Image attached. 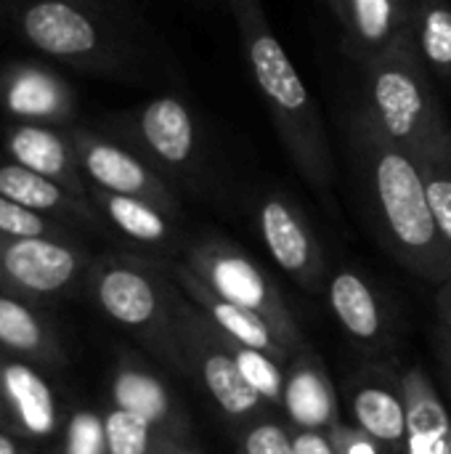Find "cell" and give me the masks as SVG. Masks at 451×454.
I'll list each match as a JSON object with an SVG mask.
<instances>
[{"mask_svg":"<svg viewBox=\"0 0 451 454\" xmlns=\"http://www.w3.org/2000/svg\"><path fill=\"white\" fill-rule=\"evenodd\" d=\"M343 130L356 186L383 245L415 277L441 287L451 274V250L436 226L415 154L377 125L364 98L348 101Z\"/></svg>","mask_w":451,"mask_h":454,"instance_id":"6da1fadb","label":"cell"},{"mask_svg":"<svg viewBox=\"0 0 451 454\" xmlns=\"http://www.w3.org/2000/svg\"><path fill=\"white\" fill-rule=\"evenodd\" d=\"M226 5L234 16L250 77L271 114L284 152L306 184L319 197L330 200L335 186V157L314 96L271 29L263 3L226 0Z\"/></svg>","mask_w":451,"mask_h":454,"instance_id":"7a4b0ae2","label":"cell"},{"mask_svg":"<svg viewBox=\"0 0 451 454\" xmlns=\"http://www.w3.org/2000/svg\"><path fill=\"white\" fill-rule=\"evenodd\" d=\"M13 27L37 53L96 74H125L138 64L130 27L98 0H19Z\"/></svg>","mask_w":451,"mask_h":454,"instance_id":"3957f363","label":"cell"},{"mask_svg":"<svg viewBox=\"0 0 451 454\" xmlns=\"http://www.w3.org/2000/svg\"><path fill=\"white\" fill-rule=\"evenodd\" d=\"M167 274L170 269L149 258L106 255L90 271V293L114 325L152 348L162 364L186 372L178 338V306L183 295Z\"/></svg>","mask_w":451,"mask_h":454,"instance_id":"277c9868","label":"cell"},{"mask_svg":"<svg viewBox=\"0 0 451 454\" xmlns=\"http://www.w3.org/2000/svg\"><path fill=\"white\" fill-rule=\"evenodd\" d=\"M364 80V104L377 125L412 154L449 122L431 74L409 43L375 51L348 53Z\"/></svg>","mask_w":451,"mask_h":454,"instance_id":"5b68a950","label":"cell"},{"mask_svg":"<svg viewBox=\"0 0 451 454\" xmlns=\"http://www.w3.org/2000/svg\"><path fill=\"white\" fill-rule=\"evenodd\" d=\"M136 149L159 176L191 192L210 184V146L205 128L186 98L159 93L125 114L122 125Z\"/></svg>","mask_w":451,"mask_h":454,"instance_id":"8992f818","label":"cell"},{"mask_svg":"<svg viewBox=\"0 0 451 454\" xmlns=\"http://www.w3.org/2000/svg\"><path fill=\"white\" fill-rule=\"evenodd\" d=\"M183 263L215 295L263 317L295 354L306 348L300 327L290 314L279 287L242 247H237L223 237H202L186 245Z\"/></svg>","mask_w":451,"mask_h":454,"instance_id":"52a82bcc","label":"cell"},{"mask_svg":"<svg viewBox=\"0 0 451 454\" xmlns=\"http://www.w3.org/2000/svg\"><path fill=\"white\" fill-rule=\"evenodd\" d=\"M178 338L186 375L202 383V388L218 404V410L231 423L258 420L266 402L247 388L231 356L229 340L186 295L181 298L178 306Z\"/></svg>","mask_w":451,"mask_h":454,"instance_id":"ba28073f","label":"cell"},{"mask_svg":"<svg viewBox=\"0 0 451 454\" xmlns=\"http://www.w3.org/2000/svg\"><path fill=\"white\" fill-rule=\"evenodd\" d=\"M66 136L74 146L77 165L88 186L112 194L141 197L173 215H181V202L170 181L159 176L136 149L122 146L85 128H69Z\"/></svg>","mask_w":451,"mask_h":454,"instance_id":"9c48e42d","label":"cell"},{"mask_svg":"<svg viewBox=\"0 0 451 454\" xmlns=\"http://www.w3.org/2000/svg\"><path fill=\"white\" fill-rule=\"evenodd\" d=\"M255 223L271 261L300 290L322 293V287H327L330 277L322 242L316 239L311 223L290 197L279 192L260 197L255 207Z\"/></svg>","mask_w":451,"mask_h":454,"instance_id":"30bf717a","label":"cell"},{"mask_svg":"<svg viewBox=\"0 0 451 454\" xmlns=\"http://www.w3.org/2000/svg\"><path fill=\"white\" fill-rule=\"evenodd\" d=\"M85 266V253L66 237H0V277L5 290L16 295H58Z\"/></svg>","mask_w":451,"mask_h":454,"instance_id":"8fae6325","label":"cell"},{"mask_svg":"<svg viewBox=\"0 0 451 454\" xmlns=\"http://www.w3.org/2000/svg\"><path fill=\"white\" fill-rule=\"evenodd\" d=\"M348 415L356 428L369 434L388 454H404L407 396L401 378L383 367H369L348 383Z\"/></svg>","mask_w":451,"mask_h":454,"instance_id":"7c38bea8","label":"cell"},{"mask_svg":"<svg viewBox=\"0 0 451 454\" xmlns=\"http://www.w3.org/2000/svg\"><path fill=\"white\" fill-rule=\"evenodd\" d=\"M170 271H173V279L181 287V293L215 325V330L226 340H231L237 346L263 351V354L274 356L276 362H282L284 367L290 364L295 351L276 335V330L263 317H258V314H253V311H247L242 306H234V303L223 301L221 295H215L186 263H173Z\"/></svg>","mask_w":451,"mask_h":454,"instance_id":"4fadbf2b","label":"cell"},{"mask_svg":"<svg viewBox=\"0 0 451 454\" xmlns=\"http://www.w3.org/2000/svg\"><path fill=\"white\" fill-rule=\"evenodd\" d=\"M0 396L13 436L53 439L64 431L56 394L29 362L0 359Z\"/></svg>","mask_w":451,"mask_h":454,"instance_id":"5bb4252c","label":"cell"},{"mask_svg":"<svg viewBox=\"0 0 451 454\" xmlns=\"http://www.w3.org/2000/svg\"><path fill=\"white\" fill-rule=\"evenodd\" d=\"M3 144H5L11 162L24 165L29 170L66 186L72 194L88 200V184L77 165L74 146H72L69 136L56 130V125L13 120L5 130Z\"/></svg>","mask_w":451,"mask_h":454,"instance_id":"9a60e30c","label":"cell"},{"mask_svg":"<svg viewBox=\"0 0 451 454\" xmlns=\"http://www.w3.org/2000/svg\"><path fill=\"white\" fill-rule=\"evenodd\" d=\"M112 407L144 418L173 442H186L191 423L170 396L167 386L141 362L122 359L112 372Z\"/></svg>","mask_w":451,"mask_h":454,"instance_id":"2e32d148","label":"cell"},{"mask_svg":"<svg viewBox=\"0 0 451 454\" xmlns=\"http://www.w3.org/2000/svg\"><path fill=\"white\" fill-rule=\"evenodd\" d=\"M282 412L287 415L295 431L330 434L340 423L335 386L319 356L308 348H300L287 364Z\"/></svg>","mask_w":451,"mask_h":454,"instance_id":"e0dca14e","label":"cell"},{"mask_svg":"<svg viewBox=\"0 0 451 454\" xmlns=\"http://www.w3.org/2000/svg\"><path fill=\"white\" fill-rule=\"evenodd\" d=\"M88 200L93 202L98 215H104L106 223L112 229H117L133 245L149 247V250L165 253V255L186 250L183 234L178 229V215L162 210L159 205L141 200V197L101 192L93 186H88Z\"/></svg>","mask_w":451,"mask_h":454,"instance_id":"ac0fdd59","label":"cell"},{"mask_svg":"<svg viewBox=\"0 0 451 454\" xmlns=\"http://www.w3.org/2000/svg\"><path fill=\"white\" fill-rule=\"evenodd\" d=\"M330 311L340 330L362 348L375 351L388 343V317L377 290L354 269H338L327 279Z\"/></svg>","mask_w":451,"mask_h":454,"instance_id":"d6986e66","label":"cell"},{"mask_svg":"<svg viewBox=\"0 0 451 454\" xmlns=\"http://www.w3.org/2000/svg\"><path fill=\"white\" fill-rule=\"evenodd\" d=\"M343 27L346 53H375L409 43V0H327Z\"/></svg>","mask_w":451,"mask_h":454,"instance_id":"ffe728a7","label":"cell"},{"mask_svg":"<svg viewBox=\"0 0 451 454\" xmlns=\"http://www.w3.org/2000/svg\"><path fill=\"white\" fill-rule=\"evenodd\" d=\"M0 98L13 120L24 122H66L74 112V98L64 80L53 72L21 64L8 67L0 77Z\"/></svg>","mask_w":451,"mask_h":454,"instance_id":"44dd1931","label":"cell"},{"mask_svg":"<svg viewBox=\"0 0 451 454\" xmlns=\"http://www.w3.org/2000/svg\"><path fill=\"white\" fill-rule=\"evenodd\" d=\"M407 396L404 454H451V410L425 370L412 367L401 375Z\"/></svg>","mask_w":451,"mask_h":454,"instance_id":"7402d4cb","label":"cell"},{"mask_svg":"<svg viewBox=\"0 0 451 454\" xmlns=\"http://www.w3.org/2000/svg\"><path fill=\"white\" fill-rule=\"evenodd\" d=\"M0 194L40 215H66L88 223L98 221V210L90 200H82L66 186L16 162L0 165Z\"/></svg>","mask_w":451,"mask_h":454,"instance_id":"603a6c76","label":"cell"},{"mask_svg":"<svg viewBox=\"0 0 451 454\" xmlns=\"http://www.w3.org/2000/svg\"><path fill=\"white\" fill-rule=\"evenodd\" d=\"M0 348L35 364L64 362L58 338L40 311L8 293H0Z\"/></svg>","mask_w":451,"mask_h":454,"instance_id":"cb8c5ba5","label":"cell"},{"mask_svg":"<svg viewBox=\"0 0 451 454\" xmlns=\"http://www.w3.org/2000/svg\"><path fill=\"white\" fill-rule=\"evenodd\" d=\"M409 40L425 69L451 82V0H409Z\"/></svg>","mask_w":451,"mask_h":454,"instance_id":"d4e9b609","label":"cell"},{"mask_svg":"<svg viewBox=\"0 0 451 454\" xmlns=\"http://www.w3.org/2000/svg\"><path fill=\"white\" fill-rule=\"evenodd\" d=\"M428 202L436 218V226L451 250V122H444L417 152Z\"/></svg>","mask_w":451,"mask_h":454,"instance_id":"484cf974","label":"cell"},{"mask_svg":"<svg viewBox=\"0 0 451 454\" xmlns=\"http://www.w3.org/2000/svg\"><path fill=\"white\" fill-rule=\"evenodd\" d=\"M101 418L106 454H170V447L175 444L152 423L125 410L109 407Z\"/></svg>","mask_w":451,"mask_h":454,"instance_id":"4316f807","label":"cell"},{"mask_svg":"<svg viewBox=\"0 0 451 454\" xmlns=\"http://www.w3.org/2000/svg\"><path fill=\"white\" fill-rule=\"evenodd\" d=\"M231 356L237 362V370L242 375V380L247 383L250 391H255L266 404L279 407L282 410V399H284V380H287V367L282 362H276L274 356L247 348V346H237L229 340Z\"/></svg>","mask_w":451,"mask_h":454,"instance_id":"83f0119b","label":"cell"},{"mask_svg":"<svg viewBox=\"0 0 451 454\" xmlns=\"http://www.w3.org/2000/svg\"><path fill=\"white\" fill-rule=\"evenodd\" d=\"M0 237H64V231L48 215L32 213L0 194Z\"/></svg>","mask_w":451,"mask_h":454,"instance_id":"f1b7e54d","label":"cell"},{"mask_svg":"<svg viewBox=\"0 0 451 454\" xmlns=\"http://www.w3.org/2000/svg\"><path fill=\"white\" fill-rule=\"evenodd\" d=\"M64 452L66 454H106L104 418L90 412H77L64 426Z\"/></svg>","mask_w":451,"mask_h":454,"instance_id":"f546056e","label":"cell"},{"mask_svg":"<svg viewBox=\"0 0 451 454\" xmlns=\"http://www.w3.org/2000/svg\"><path fill=\"white\" fill-rule=\"evenodd\" d=\"M245 454H295L292 434L274 420H253L242 439Z\"/></svg>","mask_w":451,"mask_h":454,"instance_id":"4dcf8cb0","label":"cell"},{"mask_svg":"<svg viewBox=\"0 0 451 454\" xmlns=\"http://www.w3.org/2000/svg\"><path fill=\"white\" fill-rule=\"evenodd\" d=\"M330 442L335 447V454H388L369 434L343 420L330 431Z\"/></svg>","mask_w":451,"mask_h":454,"instance_id":"1f68e13d","label":"cell"},{"mask_svg":"<svg viewBox=\"0 0 451 454\" xmlns=\"http://www.w3.org/2000/svg\"><path fill=\"white\" fill-rule=\"evenodd\" d=\"M292 444H295V454H335L330 434L324 431H295Z\"/></svg>","mask_w":451,"mask_h":454,"instance_id":"d6a6232c","label":"cell"},{"mask_svg":"<svg viewBox=\"0 0 451 454\" xmlns=\"http://www.w3.org/2000/svg\"><path fill=\"white\" fill-rule=\"evenodd\" d=\"M439 327L444 338V348H451V274L449 279L439 287Z\"/></svg>","mask_w":451,"mask_h":454,"instance_id":"836d02e7","label":"cell"},{"mask_svg":"<svg viewBox=\"0 0 451 454\" xmlns=\"http://www.w3.org/2000/svg\"><path fill=\"white\" fill-rule=\"evenodd\" d=\"M0 454H32V452L19 442V436H13V434H8V431H3V428H0Z\"/></svg>","mask_w":451,"mask_h":454,"instance_id":"e575fe53","label":"cell"},{"mask_svg":"<svg viewBox=\"0 0 451 454\" xmlns=\"http://www.w3.org/2000/svg\"><path fill=\"white\" fill-rule=\"evenodd\" d=\"M441 367H444V378H447V388H449V402H451V348L441 346Z\"/></svg>","mask_w":451,"mask_h":454,"instance_id":"d590c367","label":"cell"},{"mask_svg":"<svg viewBox=\"0 0 451 454\" xmlns=\"http://www.w3.org/2000/svg\"><path fill=\"white\" fill-rule=\"evenodd\" d=\"M170 454H197L191 447H186V442H175L173 447H170Z\"/></svg>","mask_w":451,"mask_h":454,"instance_id":"8d00e7d4","label":"cell"},{"mask_svg":"<svg viewBox=\"0 0 451 454\" xmlns=\"http://www.w3.org/2000/svg\"><path fill=\"white\" fill-rule=\"evenodd\" d=\"M0 428L11 434V428H8V412H5V404H3V396H0Z\"/></svg>","mask_w":451,"mask_h":454,"instance_id":"74e56055","label":"cell"},{"mask_svg":"<svg viewBox=\"0 0 451 454\" xmlns=\"http://www.w3.org/2000/svg\"><path fill=\"white\" fill-rule=\"evenodd\" d=\"M0 290H5V285H3V277H0Z\"/></svg>","mask_w":451,"mask_h":454,"instance_id":"f35d334b","label":"cell"}]
</instances>
